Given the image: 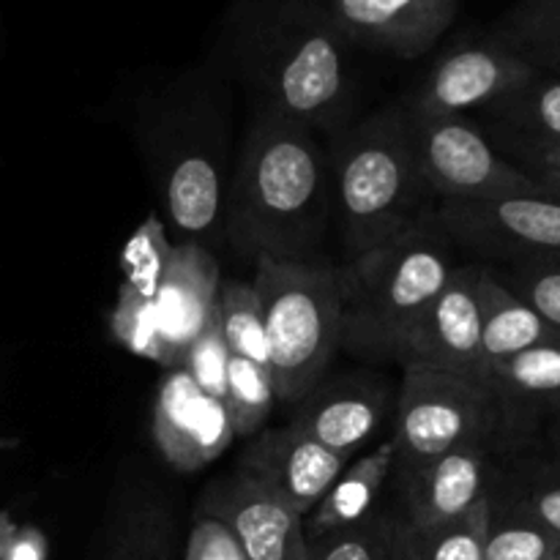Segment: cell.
<instances>
[{"label":"cell","mask_w":560,"mask_h":560,"mask_svg":"<svg viewBox=\"0 0 560 560\" xmlns=\"http://www.w3.org/2000/svg\"><path fill=\"white\" fill-rule=\"evenodd\" d=\"M394 476V441L377 443L372 452L355 459L353 465L339 474L331 490L323 495V501L312 509L304 520L306 539L331 534V530L348 528L361 520L375 514V503L381 490Z\"/></svg>","instance_id":"ffe728a7"},{"label":"cell","mask_w":560,"mask_h":560,"mask_svg":"<svg viewBox=\"0 0 560 560\" xmlns=\"http://www.w3.org/2000/svg\"><path fill=\"white\" fill-rule=\"evenodd\" d=\"M413 145L421 180L441 200L463 202L541 191L530 175L509 164L463 115L413 118Z\"/></svg>","instance_id":"52a82bcc"},{"label":"cell","mask_w":560,"mask_h":560,"mask_svg":"<svg viewBox=\"0 0 560 560\" xmlns=\"http://www.w3.org/2000/svg\"><path fill=\"white\" fill-rule=\"evenodd\" d=\"M109 328H113V337L118 339L120 348L140 355V359L153 361L162 370H173V355H170L167 342H164L156 304L148 295H142L140 290L131 288L129 282H120Z\"/></svg>","instance_id":"484cf974"},{"label":"cell","mask_w":560,"mask_h":560,"mask_svg":"<svg viewBox=\"0 0 560 560\" xmlns=\"http://www.w3.org/2000/svg\"><path fill=\"white\" fill-rule=\"evenodd\" d=\"M485 560H560V539L520 512L514 517L490 512Z\"/></svg>","instance_id":"f546056e"},{"label":"cell","mask_w":560,"mask_h":560,"mask_svg":"<svg viewBox=\"0 0 560 560\" xmlns=\"http://www.w3.org/2000/svg\"><path fill=\"white\" fill-rule=\"evenodd\" d=\"M224 151L222 142L191 135L170 145L164 164V206L189 244L224 230Z\"/></svg>","instance_id":"2e32d148"},{"label":"cell","mask_w":560,"mask_h":560,"mask_svg":"<svg viewBox=\"0 0 560 560\" xmlns=\"http://www.w3.org/2000/svg\"><path fill=\"white\" fill-rule=\"evenodd\" d=\"M219 266L202 244H175L153 304L162 323L164 342L173 355V370L184 364L189 345L219 310Z\"/></svg>","instance_id":"ac0fdd59"},{"label":"cell","mask_w":560,"mask_h":560,"mask_svg":"<svg viewBox=\"0 0 560 560\" xmlns=\"http://www.w3.org/2000/svg\"><path fill=\"white\" fill-rule=\"evenodd\" d=\"M490 109L512 129L534 140L530 153L560 148V74L547 77L539 69L528 85L492 104Z\"/></svg>","instance_id":"cb8c5ba5"},{"label":"cell","mask_w":560,"mask_h":560,"mask_svg":"<svg viewBox=\"0 0 560 560\" xmlns=\"http://www.w3.org/2000/svg\"><path fill=\"white\" fill-rule=\"evenodd\" d=\"M479 312H481V350L487 370L523 350L558 339L560 334L547 326L520 295H514L495 271L481 268L479 277Z\"/></svg>","instance_id":"44dd1931"},{"label":"cell","mask_w":560,"mask_h":560,"mask_svg":"<svg viewBox=\"0 0 560 560\" xmlns=\"http://www.w3.org/2000/svg\"><path fill=\"white\" fill-rule=\"evenodd\" d=\"M479 277V266L454 268L448 282L410 331L402 359H399L402 370L416 366V370L487 383V361L481 350Z\"/></svg>","instance_id":"9c48e42d"},{"label":"cell","mask_w":560,"mask_h":560,"mask_svg":"<svg viewBox=\"0 0 560 560\" xmlns=\"http://www.w3.org/2000/svg\"><path fill=\"white\" fill-rule=\"evenodd\" d=\"M348 44L326 11H301L271 22L246 60L260 107L312 131L337 126L353 96Z\"/></svg>","instance_id":"5b68a950"},{"label":"cell","mask_w":560,"mask_h":560,"mask_svg":"<svg viewBox=\"0 0 560 560\" xmlns=\"http://www.w3.org/2000/svg\"><path fill=\"white\" fill-rule=\"evenodd\" d=\"M536 74L539 69L506 42L468 44L438 60L408 113L413 118H454L468 109H490Z\"/></svg>","instance_id":"30bf717a"},{"label":"cell","mask_w":560,"mask_h":560,"mask_svg":"<svg viewBox=\"0 0 560 560\" xmlns=\"http://www.w3.org/2000/svg\"><path fill=\"white\" fill-rule=\"evenodd\" d=\"M47 536L33 525H16L3 560H47Z\"/></svg>","instance_id":"d590c367"},{"label":"cell","mask_w":560,"mask_h":560,"mask_svg":"<svg viewBox=\"0 0 560 560\" xmlns=\"http://www.w3.org/2000/svg\"><path fill=\"white\" fill-rule=\"evenodd\" d=\"M498 435V408L487 383L405 366L394 405V474L405 476L465 446Z\"/></svg>","instance_id":"8992f818"},{"label":"cell","mask_w":560,"mask_h":560,"mask_svg":"<svg viewBox=\"0 0 560 560\" xmlns=\"http://www.w3.org/2000/svg\"><path fill=\"white\" fill-rule=\"evenodd\" d=\"M534 162H536V167L560 170V148H550V151H536Z\"/></svg>","instance_id":"ab89813d"},{"label":"cell","mask_w":560,"mask_h":560,"mask_svg":"<svg viewBox=\"0 0 560 560\" xmlns=\"http://www.w3.org/2000/svg\"><path fill=\"white\" fill-rule=\"evenodd\" d=\"M151 432L162 457L186 474L211 465L235 441L228 405L208 397L184 366L164 372Z\"/></svg>","instance_id":"8fae6325"},{"label":"cell","mask_w":560,"mask_h":560,"mask_svg":"<svg viewBox=\"0 0 560 560\" xmlns=\"http://www.w3.org/2000/svg\"><path fill=\"white\" fill-rule=\"evenodd\" d=\"M331 167L315 131L257 107L224 202V233L238 252L306 260L331 211Z\"/></svg>","instance_id":"6da1fadb"},{"label":"cell","mask_w":560,"mask_h":560,"mask_svg":"<svg viewBox=\"0 0 560 560\" xmlns=\"http://www.w3.org/2000/svg\"><path fill=\"white\" fill-rule=\"evenodd\" d=\"M219 317H222V331L230 355H238V359H246L271 372L266 323H262L255 284L238 282V279L222 282V288H219Z\"/></svg>","instance_id":"d4e9b609"},{"label":"cell","mask_w":560,"mask_h":560,"mask_svg":"<svg viewBox=\"0 0 560 560\" xmlns=\"http://www.w3.org/2000/svg\"><path fill=\"white\" fill-rule=\"evenodd\" d=\"M200 506L219 514L230 525L246 560L304 558V517L293 512L277 492L241 470L208 487Z\"/></svg>","instance_id":"5bb4252c"},{"label":"cell","mask_w":560,"mask_h":560,"mask_svg":"<svg viewBox=\"0 0 560 560\" xmlns=\"http://www.w3.org/2000/svg\"><path fill=\"white\" fill-rule=\"evenodd\" d=\"M277 388L271 372L252 361L230 355L228 364V413L235 438H255L273 410Z\"/></svg>","instance_id":"83f0119b"},{"label":"cell","mask_w":560,"mask_h":560,"mask_svg":"<svg viewBox=\"0 0 560 560\" xmlns=\"http://www.w3.org/2000/svg\"><path fill=\"white\" fill-rule=\"evenodd\" d=\"M495 277L560 334V252L517 257Z\"/></svg>","instance_id":"f1b7e54d"},{"label":"cell","mask_w":560,"mask_h":560,"mask_svg":"<svg viewBox=\"0 0 560 560\" xmlns=\"http://www.w3.org/2000/svg\"><path fill=\"white\" fill-rule=\"evenodd\" d=\"M490 512V492H487L463 520L452 525L432 530H413L399 525V556L405 560H485Z\"/></svg>","instance_id":"603a6c76"},{"label":"cell","mask_w":560,"mask_h":560,"mask_svg":"<svg viewBox=\"0 0 560 560\" xmlns=\"http://www.w3.org/2000/svg\"><path fill=\"white\" fill-rule=\"evenodd\" d=\"M556 432H558V438H560V416H558V430Z\"/></svg>","instance_id":"b9f144b4"},{"label":"cell","mask_w":560,"mask_h":560,"mask_svg":"<svg viewBox=\"0 0 560 560\" xmlns=\"http://www.w3.org/2000/svg\"><path fill=\"white\" fill-rule=\"evenodd\" d=\"M175 520L162 498H140L115 520L102 560H173Z\"/></svg>","instance_id":"7402d4cb"},{"label":"cell","mask_w":560,"mask_h":560,"mask_svg":"<svg viewBox=\"0 0 560 560\" xmlns=\"http://www.w3.org/2000/svg\"><path fill=\"white\" fill-rule=\"evenodd\" d=\"M348 42L413 60L430 52L459 14V0H328Z\"/></svg>","instance_id":"4fadbf2b"},{"label":"cell","mask_w":560,"mask_h":560,"mask_svg":"<svg viewBox=\"0 0 560 560\" xmlns=\"http://www.w3.org/2000/svg\"><path fill=\"white\" fill-rule=\"evenodd\" d=\"M173 246L175 244H170L164 224L156 217H148L135 230L124 255H120L126 271L124 282H129L131 288L140 290L142 295L153 301L159 284H162L164 271L170 266V257H173Z\"/></svg>","instance_id":"4dcf8cb0"},{"label":"cell","mask_w":560,"mask_h":560,"mask_svg":"<svg viewBox=\"0 0 560 560\" xmlns=\"http://www.w3.org/2000/svg\"><path fill=\"white\" fill-rule=\"evenodd\" d=\"M295 405L299 408L290 416V424L350 459L377 435L392 397L381 381L355 375L320 383Z\"/></svg>","instance_id":"9a60e30c"},{"label":"cell","mask_w":560,"mask_h":560,"mask_svg":"<svg viewBox=\"0 0 560 560\" xmlns=\"http://www.w3.org/2000/svg\"><path fill=\"white\" fill-rule=\"evenodd\" d=\"M487 446L448 452L397 476L405 498V528L432 530L463 520L487 495Z\"/></svg>","instance_id":"e0dca14e"},{"label":"cell","mask_w":560,"mask_h":560,"mask_svg":"<svg viewBox=\"0 0 560 560\" xmlns=\"http://www.w3.org/2000/svg\"><path fill=\"white\" fill-rule=\"evenodd\" d=\"M394 560H405L402 556H399V550H397V547H394Z\"/></svg>","instance_id":"60d3db41"},{"label":"cell","mask_w":560,"mask_h":560,"mask_svg":"<svg viewBox=\"0 0 560 560\" xmlns=\"http://www.w3.org/2000/svg\"><path fill=\"white\" fill-rule=\"evenodd\" d=\"M397 528L392 517L372 514L361 523L306 539L301 560H394Z\"/></svg>","instance_id":"4316f807"},{"label":"cell","mask_w":560,"mask_h":560,"mask_svg":"<svg viewBox=\"0 0 560 560\" xmlns=\"http://www.w3.org/2000/svg\"><path fill=\"white\" fill-rule=\"evenodd\" d=\"M432 224L446 238L465 241L476 249L512 260L560 252V200L545 189L485 200H441Z\"/></svg>","instance_id":"ba28073f"},{"label":"cell","mask_w":560,"mask_h":560,"mask_svg":"<svg viewBox=\"0 0 560 560\" xmlns=\"http://www.w3.org/2000/svg\"><path fill=\"white\" fill-rule=\"evenodd\" d=\"M16 523L5 512H0V560L5 558V550H9V541L14 536Z\"/></svg>","instance_id":"f35d334b"},{"label":"cell","mask_w":560,"mask_h":560,"mask_svg":"<svg viewBox=\"0 0 560 560\" xmlns=\"http://www.w3.org/2000/svg\"><path fill=\"white\" fill-rule=\"evenodd\" d=\"M184 560H246L238 539L233 536L230 525L219 514L208 509H197L191 523L189 539H186Z\"/></svg>","instance_id":"836d02e7"},{"label":"cell","mask_w":560,"mask_h":560,"mask_svg":"<svg viewBox=\"0 0 560 560\" xmlns=\"http://www.w3.org/2000/svg\"><path fill=\"white\" fill-rule=\"evenodd\" d=\"M523 55V52H520ZM525 58L541 71H552V74H560V47H545L534 49V52H525Z\"/></svg>","instance_id":"8d00e7d4"},{"label":"cell","mask_w":560,"mask_h":560,"mask_svg":"<svg viewBox=\"0 0 560 560\" xmlns=\"http://www.w3.org/2000/svg\"><path fill=\"white\" fill-rule=\"evenodd\" d=\"M228 364H230V350L224 342L222 331V317L219 310L213 312V317L208 320V326L202 328L200 337L189 345L184 355V370L189 372L191 381L208 394V397L224 402L228 399Z\"/></svg>","instance_id":"1f68e13d"},{"label":"cell","mask_w":560,"mask_h":560,"mask_svg":"<svg viewBox=\"0 0 560 560\" xmlns=\"http://www.w3.org/2000/svg\"><path fill=\"white\" fill-rule=\"evenodd\" d=\"M498 408V435L525 438L541 419L560 416V337L487 370Z\"/></svg>","instance_id":"d6986e66"},{"label":"cell","mask_w":560,"mask_h":560,"mask_svg":"<svg viewBox=\"0 0 560 560\" xmlns=\"http://www.w3.org/2000/svg\"><path fill=\"white\" fill-rule=\"evenodd\" d=\"M534 180L541 186V189L550 191L552 197H558V200H560V170L536 167V178Z\"/></svg>","instance_id":"74e56055"},{"label":"cell","mask_w":560,"mask_h":560,"mask_svg":"<svg viewBox=\"0 0 560 560\" xmlns=\"http://www.w3.org/2000/svg\"><path fill=\"white\" fill-rule=\"evenodd\" d=\"M348 465V457L331 452L288 421L279 430L249 438L238 470L266 485L293 512L306 517Z\"/></svg>","instance_id":"7c38bea8"},{"label":"cell","mask_w":560,"mask_h":560,"mask_svg":"<svg viewBox=\"0 0 560 560\" xmlns=\"http://www.w3.org/2000/svg\"><path fill=\"white\" fill-rule=\"evenodd\" d=\"M334 184L348 246L361 255L421 224L427 186L408 107L383 109L355 126L334 159Z\"/></svg>","instance_id":"3957f363"},{"label":"cell","mask_w":560,"mask_h":560,"mask_svg":"<svg viewBox=\"0 0 560 560\" xmlns=\"http://www.w3.org/2000/svg\"><path fill=\"white\" fill-rule=\"evenodd\" d=\"M517 512L539 523L541 528H547L560 539V479L545 476L534 487H528V492L517 501Z\"/></svg>","instance_id":"e575fe53"},{"label":"cell","mask_w":560,"mask_h":560,"mask_svg":"<svg viewBox=\"0 0 560 560\" xmlns=\"http://www.w3.org/2000/svg\"><path fill=\"white\" fill-rule=\"evenodd\" d=\"M454 273L448 238L421 222L339 268L342 345L361 359H402L410 331Z\"/></svg>","instance_id":"7a4b0ae2"},{"label":"cell","mask_w":560,"mask_h":560,"mask_svg":"<svg viewBox=\"0 0 560 560\" xmlns=\"http://www.w3.org/2000/svg\"><path fill=\"white\" fill-rule=\"evenodd\" d=\"M506 44L517 52L560 47V0H525L506 25Z\"/></svg>","instance_id":"d6a6232c"},{"label":"cell","mask_w":560,"mask_h":560,"mask_svg":"<svg viewBox=\"0 0 560 560\" xmlns=\"http://www.w3.org/2000/svg\"><path fill=\"white\" fill-rule=\"evenodd\" d=\"M252 284L266 323L277 399L295 405L320 386L342 345L339 268L257 257Z\"/></svg>","instance_id":"277c9868"}]
</instances>
